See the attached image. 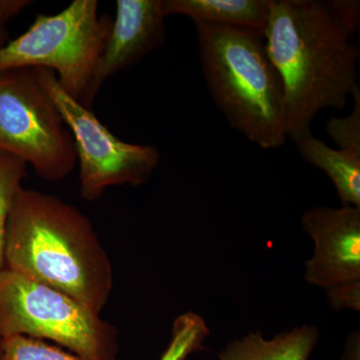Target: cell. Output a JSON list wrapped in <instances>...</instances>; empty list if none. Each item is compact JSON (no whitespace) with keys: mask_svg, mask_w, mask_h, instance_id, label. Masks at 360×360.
Returning a JSON list of instances; mask_svg holds the SVG:
<instances>
[{"mask_svg":"<svg viewBox=\"0 0 360 360\" xmlns=\"http://www.w3.org/2000/svg\"><path fill=\"white\" fill-rule=\"evenodd\" d=\"M264 35L283 84L286 136L295 142L311 134L321 111L347 105L359 85V46L319 0H270Z\"/></svg>","mask_w":360,"mask_h":360,"instance_id":"6da1fadb","label":"cell"},{"mask_svg":"<svg viewBox=\"0 0 360 360\" xmlns=\"http://www.w3.org/2000/svg\"><path fill=\"white\" fill-rule=\"evenodd\" d=\"M6 267L98 314L115 281L110 255L84 213L58 196L23 186L7 224Z\"/></svg>","mask_w":360,"mask_h":360,"instance_id":"7a4b0ae2","label":"cell"},{"mask_svg":"<svg viewBox=\"0 0 360 360\" xmlns=\"http://www.w3.org/2000/svg\"><path fill=\"white\" fill-rule=\"evenodd\" d=\"M193 23L203 77L229 125L262 148H281L288 139L283 84L264 32Z\"/></svg>","mask_w":360,"mask_h":360,"instance_id":"3957f363","label":"cell"},{"mask_svg":"<svg viewBox=\"0 0 360 360\" xmlns=\"http://www.w3.org/2000/svg\"><path fill=\"white\" fill-rule=\"evenodd\" d=\"M49 340L82 360H116L117 330L70 295L0 270V340Z\"/></svg>","mask_w":360,"mask_h":360,"instance_id":"277c9868","label":"cell"},{"mask_svg":"<svg viewBox=\"0 0 360 360\" xmlns=\"http://www.w3.org/2000/svg\"><path fill=\"white\" fill-rule=\"evenodd\" d=\"M96 0H75L53 15L39 14L20 37L0 46V71L44 68L82 101L113 20L99 15Z\"/></svg>","mask_w":360,"mask_h":360,"instance_id":"5b68a950","label":"cell"},{"mask_svg":"<svg viewBox=\"0 0 360 360\" xmlns=\"http://www.w3.org/2000/svg\"><path fill=\"white\" fill-rule=\"evenodd\" d=\"M0 151L60 181L77 163L70 129L32 68L0 71Z\"/></svg>","mask_w":360,"mask_h":360,"instance_id":"8992f818","label":"cell"},{"mask_svg":"<svg viewBox=\"0 0 360 360\" xmlns=\"http://www.w3.org/2000/svg\"><path fill=\"white\" fill-rule=\"evenodd\" d=\"M32 70L72 135L79 162L80 195L84 200H96L111 186H137L150 179L160 160L158 148L118 139L91 110L59 85L53 71Z\"/></svg>","mask_w":360,"mask_h":360,"instance_id":"52a82bcc","label":"cell"},{"mask_svg":"<svg viewBox=\"0 0 360 360\" xmlns=\"http://www.w3.org/2000/svg\"><path fill=\"white\" fill-rule=\"evenodd\" d=\"M302 224L314 245L305 264L307 283L328 290L360 281V207L316 206L303 213Z\"/></svg>","mask_w":360,"mask_h":360,"instance_id":"ba28073f","label":"cell"},{"mask_svg":"<svg viewBox=\"0 0 360 360\" xmlns=\"http://www.w3.org/2000/svg\"><path fill=\"white\" fill-rule=\"evenodd\" d=\"M162 0H117L116 16L80 103L91 110L104 82L136 65L167 39Z\"/></svg>","mask_w":360,"mask_h":360,"instance_id":"9c48e42d","label":"cell"},{"mask_svg":"<svg viewBox=\"0 0 360 360\" xmlns=\"http://www.w3.org/2000/svg\"><path fill=\"white\" fill-rule=\"evenodd\" d=\"M319 340V330L310 324L265 338L262 333H250L231 341L217 360H309Z\"/></svg>","mask_w":360,"mask_h":360,"instance_id":"30bf717a","label":"cell"},{"mask_svg":"<svg viewBox=\"0 0 360 360\" xmlns=\"http://www.w3.org/2000/svg\"><path fill=\"white\" fill-rule=\"evenodd\" d=\"M165 15H184L193 22L264 32L270 0H162Z\"/></svg>","mask_w":360,"mask_h":360,"instance_id":"8fae6325","label":"cell"},{"mask_svg":"<svg viewBox=\"0 0 360 360\" xmlns=\"http://www.w3.org/2000/svg\"><path fill=\"white\" fill-rule=\"evenodd\" d=\"M295 143L303 160L328 175L342 205L360 207V155L331 148L312 134Z\"/></svg>","mask_w":360,"mask_h":360,"instance_id":"7c38bea8","label":"cell"},{"mask_svg":"<svg viewBox=\"0 0 360 360\" xmlns=\"http://www.w3.org/2000/svg\"><path fill=\"white\" fill-rule=\"evenodd\" d=\"M210 329L201 315L187 311L174 319L172 338L160 360H187L191 354L205 349Z\"/></svg>","mask_w":360,"mask_h":360,"instance_id":"4fadbf2b","label":"cell"},{"mask_svg":"<svg viewBox=\"0 0 360 360\" xmlns=\"http://www.w3.org/2000/svg\"><path fill=\"white\" fill-rule=\"evenodd\" d=\"M26 167L23 161L0 151V270L6 267L7 224L14 200L27 175Z\"/></svg>","mask_w":360,"mask_h":360,"instance_id":"5bb4252c","label":"cell"},{"mask_svg":"<svg viewBox=\"0 0 360 360\" xmlns=\"http://www.w3.org/2000/svg\"><path fill=\"white\" fill-rule=\"evenodd\" d=\"M0 360L82 359L63 348L49 345L44 340L25 336H11L0 340Z\"/></svg>","mask_w":360,"mask_h":360,"instance_id":"9a60e30c","label":"cell"},{"mask_svg":"<svg viewBox=\"0 0 360 360\" xmlns=\"http://www.w3.org/2000/svg\"><path fill=\"white\" fill-rule=\"evenodd\" d=\"M354 108L345 117H330L326 124V134L343 150L360 155V89L354 87L352 94Z\"/></svg>","mask_w":360,"mask_h":360,"instance_id":"2e32d148","label":"cell"},{"mask_svg":"<svg viewBox=\"0 0 360 360\" xmlns=\"http://www.w3.org/2000/svg\"><path fill=\"white\" fill-rule=\"evenodd\" d=\"M328 300L333 309L360 311V281L338 284L328 288Z\"/></svg>","mask_w":360,"mask_h":360,"instance_id":"e0dca14e","label":"cell"},{"mask_svg":"<svg viewBox=\"0 0 360 360\" xmlns=\"http://www.w3.org/2000/svg\"><path fill=\"white\" fill-rule=\"evenodd\" d=\"M336 20L352 37L359 30L360 23V2L359 0H330L326 1Z\"/></svg>","mask_w":360,"mask_h":360,"instance_id":"ac0fdd59","label":"cell"},{"mask_svg":"<svg viewBox=\"0 0 360 360\" xmlns=\"http://www.w3.org/2000/svg\"><path fill=\"white\" fill-rule=\"evenodd\" d=\"M30 4L32 1L28 0H0V46L4 44L7 22Z\"/></svg>","mask_w":360,"mask_h":360,"instance_id":"d6986e66","label":"cell"},{"mask_svg":"<svg viewBox=\"0 0 360 360\" xmlns=\"http://www.w3.org/2000/svg\"><path fill=\"white\" fill-rule=\"evenodd\" d=\"M338 360H360V333L355 330L347 336Z\"/></svg>","mask_w":360,"mask_h":360,"instance_id":"ffe728a7","label":"cell"}]
</instances>
